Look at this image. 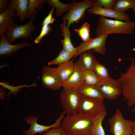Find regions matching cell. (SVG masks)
Here are the masks:
<instances>
[{"label":"cell","mask_w":135,"mask_h":135,"mask_svg":"<svg viewBox=\"0 0 135 135\" xmlns=\"http://www.w3.org/2000/svg\"><path fill=\"white\" fill-rule=\"evenodd\" d=\"M94 117L79 112L66 115L61 127L68 135H92Z\"/></svg>","instance_id":"obj_1"},{"label":"cell","mask_w":135,"mask_h":135,"mask_svg":"<svg viewBox=\"0 0 135 135\" xmlns=\"http://www.w3.org/2000/svg\"><path fill=\"white\" fill-rule=\"evenodd\" d=\"M96 37L111 34L131 35L135 28V21L112 20L100 16L97 22Z\"/></svg>","instance_id":"obj_2"},{"label":"cell","mask_w":135,"mask_h":135,"mask_svg":"<svg viewBox=\"0 0 135 135\" xmlns=\"http://www.w3.org/2000/svg\"><path fill=\"white\" fill-rule=\"evenodd\" d=\"M120 80L122 84V94L123 100L126 101L128 106L132 107V111H135V63L131 58V64L126 72L121 74Z\"/></svg>","instance_id":"obj_3"},{"label":"cell","mask_w":135,"mask_h":135,"mask_svg":"<svg viewBox=\"0 0 135 135\" xmlns=\"http://www.w3.org/2000/svg\"><path fill=\"white\" fill-rule=\"evenodd\" d=\"M44 5V4H42L37 9L27 24L21 25L16 24L9 27L5 31L4 35L11 43L16 39L26 38L31 36L35 28L33 24V21L38 12Z\"/></svg>","instance_id":"obj_4"},{"label":"cell","mask_w":135,"mask_h":135,"mask_svg":"<svg viewBox=\"0 0 135 135\" xmlns=\"http://www.w3.org/2000/svg\"><path fill=\"white\" fill-rule=\"evenodd\" d=\"M110 132L113 135H132L133 122L124 118L120 110L116 108L107 122Z\"/></svg>","instance_id":"obj_5"},{"label":"cell","mask_w":135,"mask_h":135,"mask_svg":"<svg viewBox=\"0 0 135 135\" xmlns=\"http://www.w3.org/2000/svg\"><path fill=\"white\" fill-rule=\"evenodd\" d=\"M93 0H85L78 2L72 1L69 10L62 17V20L67 22V27L69 28L71 24L78 23L85 16V12L91 7Z\"/></svg>","instance_id":"obj_6"},{"label":"cell","mask_w":135,"mask_h":135,"mask_svg":"<svg viewBox=\"0 0 135 135\" xmlns=\"http://www.w3.org/2000/svg\"><path fill=\"white\" fill-rule=\"evenodd\" d=\"M96 86L104 99L109 100H115L122 93V84L119 78L114 79L110 77L100 80Z\"/></svg>","instance_id":"obj_7"},{"label":"cell","mask_w":135,"mask_h":135,"mask_svg":"<svg viewBox=\"0 0 135 135\" xmlns=\"http://www.w3.org/2000/svg\"><path fill=\"white\" fill-rule=\"evenodd\" d=\"M60 97L61 104L66 115L78 112L81 96L78 90L63 88Z\"/></svg>","instance_id":"obj_8"},{"label":"cell","mask_w":135,"mask_h":135,"mask_svg":"<svg viewBox=\"0 0 135 135\" xmlns=\"http://www.w3.org/2000/svg\"><path fill=\"white\" fill-rule=\"evenodd\" d=\"M66 113L63 111L59 117L53 124L49 126L42 125L38 123V117L33 115L26 117L24 119L25 122L30 124V126L28 130L23 131L24 135H35L37 133L40 134L44 133L49 130L53 128H57L61 126L62 122Z\"/></svg>","instance_id":"obj_9"},{"label":"cell","mask_w":135,"mask_h":135,"mask_svg":"<svg viewBox=\"0 0 135 135\" xmlns=\"http://www.w3.org/2000/svg\"><path fill=\"white\" fill-rule=\"evenodd\" d=\"M104 100L81 96L78 112L94 117L106 110Z\"/></svg>","instance_id":"obj_10"},{"label":"cell","mask_w":135,"mask_h":135,"mask_svg":"<svg viewBox=\"0 0 135 135\" xmlns=\"http://www.w3.org/2000/svg\"><path fill=\"white\" fill-rule=\"evenodd\" d=\"M108 35H102L94 38L87 42H82L76 48V52L75 58L82 52L87 50H92L95 52L102 54H104L107 48L106 42Z\"/></svg>","instance_id":"obj_11"},{"label":"cell","mask_w":135,"mask_h":135,"mask_svg":"<svg viewBox=\"0 0 135 135\" xmlns=\"http://www.w3.org/2000/svg\"><path fill=\"white\" fill-rule=\"evenodd\" d=\"M41 80L44 86L52 90H58L62 86L56 68L44 66L42 70Z\"/></svg>","instance_id":"obj_12"},{"label":"cell","mask_w":135,"mask_h":135,"mask_svg":"<svg viewBox=\"0 0 135 135\" xmlns=\"http://www.w3.org/2000/svg\"><path fill=\"white\" fill-rule=\"evenodd\" d=\"M87 10L90 14L113 18L118 20L126 21L130 20V16L124 12H118L113 9L105 8L94 5Z\"/></svg>","instance_id":"obj_13"},{"label":"cell","mask_w":135,"mask_h":135,"mask_svg":"<svg viewBox=\"0 0 135 135\" xmlns=\"http://www.w3.org/2000/svg\"><path fill=\"white\" fill-rule=\"evenodd\" d=\"M0 34V56H10L21 49L30 46L29 43L26 42H23L15 45H12L6 38L4 33Z\"/></svg>","instance_id":"obj_14"},{"label":"cell","mask_w":135,"mask_h":135,"mask_svg":"<svg viewBox=\"0 0 135 135\" xmlns=\"http://www.w3.org/2000/svg\"><path fill=\"white\" fill-rule=\"evenodd\" d=\"M74 71L68 79L62 85L63 88L67 90H78L84 84L82 72L80 70L74 63Z\"/></svg>","instance_id":"obj_15"},{"label":"cell","mask_w":135,"mask_h":135,"mask_svg":"<svg viewBox=\"0 0 135 135\" xmlns=\"http://www.w3.org/2000/svg\"><path fill=\"white\" fill-rule=\"evenodd\" d=\"M79 55L78 60L75 63L78 68L82 72L86 70H92L97 60L90 50L84 51Z\"/></svg>","instance_id":"obj_16"},{"label":"cell","mask_w":135,"mask_h":135,"mask_svg":"<svg viewBox=\"0 0 135 135\" xmlns=\"http://www.w3.org/2000/svg\"><path fill=\"white\" fill-rule=\"evenodd\" d=\"M67 25V22L66 20H64L60 24L61 35L64 37L63 39L61 40L63 49L69 53L75 54V56L76 52V48L72 43L70 37L71 33Z\"/></svg>","instance_id":"obj_17"},{"label":"cell","mask_w":135,"mask_h":135,"mask_svg":"<svg viewBox=\"0 0 135 135\" xmlns=\"http://www.w3.org/2000/svg\"><path fill=\"white\" fill-rule=\"evenodd\" d=\"M29 0H11L8 6L16 11L14 18L19 17V20L23 22L27 18Z\"/></svg>","instance_id":"obj_18"},{"label":"cell","mask_w":135,"mask_h":135,"mask_svg":"<svg viewBox=\"0 0 135 135\" xmlns=\"http://www.w3.org/2000/svg\"><path fill=\"white\" fill-rule=\"evenodd\" d=\"M16 11L9 6L3 12L0 13V34L4 33L9 27L16 23L14 17Z\"/></svg>","instance_id":"obj_19"},{"label":"cell","mask_w":135,"mask_h":135,"mask_svg":"<svg viewBox=\"0 0 135 135\" xmlns=\"http://www.w3.org/2000/svg\"><path fill=\"white\" fill-rule=\"evenodd\" d=\"M81 97L100 100H104V98L96 86L83 84L78 90Z\"/></svg>","instance_id":"obj_20"},{"label":"cell","mask_w":135,"mask_h":135,"mask_svg":"<svg viewBox=\"0 0 135 135\" xmlns=\"http://www.w3.org/2000/svg\"><path fill=\"white\" fill-rule=\"evenodd\" d=\"M74 59L58 65L56 68L62 84L70 78L74 70Z\"/></svg>","instance_id":"obj_21"},{"label":"cell","mask_w":135,"mask_h":135,"mask_svg":"<svg viewBox=\"0 0 135 135\" xmlns=\"http://www.w3.org/2000/svg\"><path fill=\"white\" fill-rule=\"evenodd\" d=\"M107 114V112L106 110L94 117L92 129V135H106L102 123Z\"/></svg>","instance_id":"obj_22"},{"label":"cell","mask_w":135,"mask_h":135,"mask_svg":"<svg viewBox=\"0 0 135 135\" xmlns=\"http://www.w3.org/2000/svg\"><path fill=\"white\" fill-rule=\"evenodd\" d=\"M45 2L48 6H54L56 8L55 14L58 17H60L63 13L68 11L70 8V3L65 4L58 0H46Z\"/></svg>","instance_id":"obj_23"},{"label":"cell","mask_w":135,"mask_h":135,"mask_svg":"<svg viewBox=\"0 0 135 135\" xmlns=\"http://www.w3.org/2000/svg\"><path fill=\"white\" fill-rule=\"evenodd\" d=\"M75 56V54L69 53L62 49L58 56L54 59L49 62L48 64L49 66L59 65L68 62L71 58L74 57Z\"/></svg>","instance_id":"obj_24"},{"label":"cell","mask_w":135,"mask_h":135,"mask_svg":"<svg viewBox=\"0 0 135 135\" xmlns=\"http://www.w3.org/2000/svg\"><path fill=\"white\" fill-rule=\"evenodd\" d=\"M82 79L84 84L89 86H96L100 80L92 70L83 71Z\"/></svg>","instance_id":"obj_25"},{"label":"cell","mask_w":135,"mask_h":135,"mask_svg":"<svg viewBox=\"0 0 135 135\" xmlns=\"http://www.w3.org/2000/svg\"><path fill=\"white\" fill-rule=\"evenodd\" d=\"M92 70L100 80H104L110 77L107 69L97 60L95 62Z\"/></svg>","instance_id":"obj_26"},{"label":"cell","mask_w":135,"mask_h":135,"mask_svg":"<svg viewBox=\"0 0 135 135\" xmlns=\"http://www.w3.org/2000/svg\"><path fill=\"white\" fill-rule=\"evenodd\" d=\"M90 26L87 22L84 23L80 28L74 29L75 32L82 38V42H87L91 39L90 36Z\"/></svg>","instance_id":"obj_27"},{"label":"cell","mask_w":135,"mask_h":135,"mask_svg":"<svg viewBox=\"0 0 135 135\" xmlns=\"http://www.w3.org/2000/svg\"><path fill=\"white\" fill-rule=\"evenodd\" d=\"M135 6V0H116L113 9L124 12L129 8L133 9Z\"/></svg>","instance_id":"obj_28"},{"label":"cell","mask_w":135,"mask_h":135,"mask_svg":"<svg viewBox=\"0 0 135 135\" xmlns=\"http://www.w3.org/2000/svg\"><path fill=\"white\" fill-rule=\"evenodd\" d=\"M0 84L3 88L9 90L10 92L8 94V98H9L10 94H13L14 95H16L18 93V91H21L20 89V88L27 87L30 88L31 86L35 87L37 84H35V82L33 84L29 85H22L18 86H10L9 83L6 82H0Z\"/></svg>","instance_id":"obj_29"},{"label":"cell","mask_w":135,"mask_h":135,"mask_svg":"<svg viewBox=\"0 0 135 135\" xmlns=\"http://www.w3.org/2000/svg\"><path fill=\"white\" fill-rule=\"evenodd\" d=\"M45 2L44 0H29L27 12V18L30 19L33 14L42 4Z\"/></svg>","instance_id":"obj_30"},{"label":"cell","mask_w":135,"mask_h":135,"mask_svg":"<svg viewBox=\"0 0 135 135\" xmlns=\"http://www.w3.org/2000/svg\"><path fill=\"white\" fill-rule=\"evenodd\" d=\"M116 0H93L92 5L104 8L113 9Z\"/></svg>","instance_id":"obj_31"},{"label":"cell","mask_w":135,"mask_h":135,"mask_svg":"<svg viewBox=\"0 0 135 135\" xmlns=\"http://www.w3.org/2000/svg\"><path fill=\"white\" fill-rule=\"evenodd\" d=\"M52 30V28L50 26H42L40 34L36 37L34 40V43L36 44L39 43L42 38L48 34Z\"/></svg>","instance_id":"obj_32"},{"label":"cell","mask_w":135,"mask_h":135,"mask_svg":"<svg viewBox=\"0 0 135 135\" xmlns=\"http://www.w3.org/2000/svg\"><path fill=\"white\" fill-rule=\"evenodd\" d=\"M42 135H68L61 126L50 129Z\"/></svg>","instance_id":"obj_33"},{"label":"cell","mask_w":135,"mask_h":135,"mask_svg":"<svg viewBox=\"0 0 135 135\" xmlns=\"http://www.w3.org/2000/svg\"><path fill=\"white\" fill-rule=\"evenodd\" d=\"M55 7L54 6L52 7V8L48 16L44 18L42 22L41 26H48L50 24L53 23L55 20V18L53 17L52 14L54 12Z\"/></svg>","instance_id":"obj_34"},{"label":"cell","mask_w":135,"mask_h":135,"mask_svg":"<svg viewBox=\"0 0 135 135\" xmlns=\"http://www.w3.org/2000/svg\"><path fill=\"white\" fill-rule=\"evenodd\" d=\"M10 0H0V12L2 13L4 12L8 7L10 2Z\"/></svg>","instance_id":"obj_35"},{"label":"cell","mask_w":135,"mask_h":135,"mask_svg":"<svg viewBox=\"0 0 135 135\" xmlns=\"http://www.w3.org/2000/svg\"><path fill=\"white\" fill-rule=\"evenodd\" d=\"M6 88L2 86L0 87V99L1 100H4L5 98L6 94Z\"/></svg>","instance_id":"obj_36"},{"label":"cell","mask_w":135,"mask_h":135,"mask_svg":"<svg viewBox=\"0 0 135 135\" xmlns=\"http://www.w3.org/2000/svg\"><path fill=\"white\" fill-rule=\"evenodd\" d=\"M132 135H135V118L134 121L133 122Z\"/></svg>","instance_id":"obj_37"},{"label":"cell","mask_w":135,"mask_h":135,"mask_svg":"<svg viewBox=\"0 0 135 135\" xmlns=\"http://www.w3.org/2000/svg\"><path fill=\"white\" fill-rule=\"evenodd\" d=\"M132 9L134 10V11L135 13V6Z\"/></svg>","instance_id":"obj_38"}]
</instances>
